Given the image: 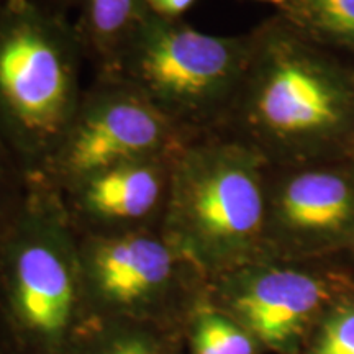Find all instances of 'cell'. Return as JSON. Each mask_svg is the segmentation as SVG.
Wrapping results in <instances>:
<instances>
[{
	"label": "cell",
	"mask_w": 354,
	"mask_h": 354,
	"mask_svg": "<svg viewBox=\"0 0 354 354\" xmlns=\"http://www.w3.org/2000/svg\"><path fill=\"white\" fill-rule=\"evenodd\" d=\"M251 50L228 133L269 166L354 156L353 59L279 13L250 32Z\"/></svg>",
	"instance_id": "cell-1"
},
{
	"label": "cell",
	"mask_w": 354,
	"mask_h": 354,
	"mask_svg": "<svg viewBox=\"0 0 354 354\" xmlns=\"http://www.w3.org/2000/svg\"><path fill=\"white\" fill-rule=\"evenodd\" d=\"M79 240L59 194L30 177L0 234V354H73L91 323Z\"/></svg>",
	"instance_id": "cell-2"
},
{
	"label": "cell",
	"mask_w": 354,
	"mask_h": 354,
	"mask_svg": "<svg viewBox=\"0 0 354 354\" xmlns=\"http://www.w3.org/2000/svg\"><path fill=\"white\" fill-rule=\"evenodd\" d=\"M269 162L228 133L185 141L172 156L162 233L207 281L268 254Z\"/></svg>",
	"instance_id": "cell-3"
},
{
	"label": "cell",
	"mask_w": 354,
	"mask_h": 354,
	"mask_svg": "<svg viewBox=\"0 0 354 354\" xmlns=\"http://www.w3.org/2000/svg\"><path fill=\"white\" fill-rule=\"evenodd\" d=\"M74 21L35 0L0 13V136L28 177L41 172L81 104L86 61Z\"/></svg>",
	"instance_id": "cell-4"
},
{
	"label": "cell",
	"mask_w": 354,
	"mask_h": 354,
	"mask_svg": "<svg viewBox=\"0 0 354 354\" xmlns=\"http://www.w3.org/2000/svg\"><path fill=\"white\" fill-rule=\"evenodd\" d=\"M250 50V32L221 37L148 12L102 73L135 87L189 141L225 130Z\"/></svg>",
	"instance_id": "cell-5"
},
{
	"label": "cell",
	"mask_w": 354,
	"mask_h": 354,
	"mask_svg": "<svg viewBox=\"0 0 354 354\" xmlns=\"http://www.w3.org/2000/svg\"><path fill=\"white\" fill-rule=\"evenodd\" d=\"M84 295L94 320L185 330L209 281L162 230L77 236Z\"/></svg>",
	"instance_id": "cell-6"
},
{
	"label": "cell",
	"mask_w": 354,
	"mask_h": 354,
	"mask_svg": "<svg viewBox=\"0 0 354 354\" xmlns=\"http://www.w3.org/2000/svg\"><path fill=\"white\" fill-rule=\"evenodd\" d=\"M349 279L318 259L266 254L209 281V299L263 351L299 354L326 313L351 299Z\"/></svg>",
	"instance_id": "cell-7"
},
{
	"label": "cell",
	"mask_w": 354,
	"mask_h": 354,
	"mask_svg": "<svg viewBox=\"0 0 354 354\" xmlns=\"http://www.w3.org/2000/svg\"><path fill=\"white\" fill-rule=\"evenodd\" d=\"M185 141L135 87L115 74L97 73L63 140L35 177L63 192L123 162L174 153Z\"/></svg>",
	"instance_id": "cell-8"
},
{
	"label": "cell",
	"mask_w": 354,
	"mask_h": 354,
	"mask_svg": "<svg viewBox=\"0 0 354 354\" xmlns=\"http://www.w3.org/2000/svg\"><path fill=\"white\" fill-rule=\"evenodd\" d=\"M354 238V156L269 166L266 250L320 259Z\"/></svg>",
	"instance_id": "cell-9"
},
{
	"label": "cell",
	"mask_w": 354,
	"mask_h": 354,
	"mask_svg": "<svg viewBox=\"0 0 354 354\" xmlns=\"http://www.w3.org/2000/svg\"><path fill=\"white\" fill-rule=\"evenodd\" d=\"M174 153L123 162L57 192L77 236L162 230Z\"/></svg>",
	"instance_id": "cell-10"
},
{
	"label": "cell",
	"mask_w": 354,
	"mask_h": 354,
	"mask_svg": "<svg viewBox=\"0 0 354 354\" xmlns=\"http://www.w3.org/2000/svg\"><path fill=\"white\" fill-rule=\"evenodd\" d=\"M74 21L84 53L97 73L107 71L148 13L145 0H79Z\"/></svg>",
	"instance_id": "cell-11"
},
{
	"label": "cell",
	"mask_w": 354,
	"mask_h": 354,
	"mask_svg": "<svg viewBox=\"0 0 354 354\" xmlns=\"http://www.w3.org/2000/svg\"><path fill=\"white\" fill-rule=\"evenodd\" d=\"M73 354H185L184 331L122 320H94Z\"/></svg>",
	"instance_id": "cell-12"
},
{
	"label": "cell",
	"mask_w": 354,
	"mask_h": 354,
	"mask_svg": "<svg viewBox=\"0 0 354 354\" xmlns=\"http://www.w3.org/2000/svg\"><path fill=\"white\" fill-rule=\"evenodd\" d=\"M277 13L313 41L354 57V0H286Z\"/></svg>",
	"instance_id": "cell-13"
},
{
	"label": "cell",
	"mask_w": 354,
	"mask_h": 354,
	"mask_svg": "<svg viewBox=\"0 0 354 354\" xmlns=\"http://www.w3.org/2000/svg\"><path fill=\"white\" fill-rule=\"evenodd\" d=\"M185 354H259L263 348L209 299L197 305L184 330Z\"/></svg>",
	"instance_id": "cell-14"
},
{
	"label": "cell",
	"mask_w": 354,
	"mask_h": 354,
	"mask_svg": "<svg viewBox=\"0 0 354 354\" xmlns=\"http://www.w3.org/2000/svg\"><path fill=\"white\" fill-rule=\"evenodd\" d=\"M30 177L0 136V234L10 227L24 209Z\"/></svg>",
	"instance_id": "cell-15"
},
{
	"label": "cell",
	"mask_w": 354,
	"mask_h": 354,
	"mask_svg": "<svg viewBox=\"0 0 354 354\" xmlns=\"http://www.w3.org/2000/svg\"><path fill=\"white\" fill-rule=\"evenodd\" d=\"M307 354H354V300L346 299L320 322Z\"/></svg>",
	"instance_id": "cell-16"
},
{
	"label": "cell",
	"mask_w": 354,
	"mask_h": 354,
	"mask_svg": "<svg viewBox=\"0 0 354 354\" xmlns=\"http://www.w3.org/2000/svg\"><path fill=\"white\" fill-rule=\"evenodd\" d=\"M197 0H145L151 15L167 20H180L185 12L196 6Z\"/></svg>",
	"instance_id": "cell-17"
},
{
	"label": "cell",
	"mask_w": 354,
	"mask_h": 354,
	"mask_svg": "<svg viewBox=\"0 0 354 354\" xmlns=\"http://www.w3.org/2000/svg\"><path fill=\"white\" fill-rule=\"evenodd\" d=\"M35 2L41 3L44 7H50L53 10H57V12H63L66 13V8L76 6L79 3V0H35Z\"/></svg>",
	"instance_id": "cell-18"
},
{
	"label": "cell",
	"mask_w": 354,
	"mask_h": 354,
	"mask_svg": "<svg viewBox=\"0 0 354 354\" xmlns=\"http://www.w3.org/2000/svg\"><path fill=\"white\" fill-rule=\"evenodd\" d=\"M258 2H266V3H271V6L277 7V10H281V8L284 7L286 0H258Z\"/></svg>",
	"instance_id": "cell-19"
},
{
	"label": "cell",
	"mask_w": 354,
	"mask_h": 354,
	"mask_svg": "<svg viewBox=\"0 0 354 354\" xmlns=\"http://www.w3.org/2000/svg\"><path fill=\"white\" fill-rule=\"evenodd\" d=\"M348 248H349V250H351V254H353V258H354V238L351 240V243H349V245H348Z\"/></svg>",
	"instance_id": "cell-20"
},
{
	"label": "cell",
	"mask_w": 354,
	"mask_h": 354,
	"mask_svg": "<svg viewBox=\"0 0 354 354\" xmlns=\"http://www.w3.org/2000/svg\"><path fill=\"white\" fill-rule=\"evenodd\" d=\"M3 3H6V0H0V13H2V8H3Z\"/></svg>",
	"instance_id": "cell-21"
}]
</instances>
